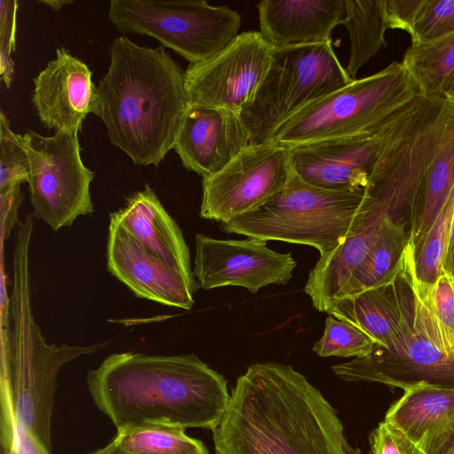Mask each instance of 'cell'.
<instances>
[{"mask_svg":"<svg viewBox=\"0 0 454 454\" xmlns=\"http://www.w3.org/2000/svg\"><path fill=\"white\" fill-rule=\"evenodd\" d=\"M215 454H362L337 410L291 365L251 364L236 380Z\"/></svg>","mask_w":454,"mask_h":454,"instance_id":"obj_1","label":"cell"},{"mask_svg":"<svg viewBox=\"0 0 454 454\" xmlns=\"http://www.w3.org/2000/svg\"><path fill=\"white\" fill-rule=\"evenodd\" d=\"M87 384L117 432L148 425L213 431L230 401L224 377L193 354H113L88 372Z\"/></svg>","mask_w":454,"mask_h":454,"instance_id":"obj_2","label":"cell"},{"mask_svg":"<svg viewBox=\"0 0 454 454\" xmlns=\"http://www.w3.org/2000/svg\"><path fill=\"white\" fill-rule=\"evenodd\" d=\"M100 115L111 143L137 166H158L174 147L189 108L184 71L162 46L116 37L98 85Z\"/></svg>","mask_w":454,"mask_h":454,"instance_id":"obj_3","label":"cell"},{"mask_svg":"<svg viewBox=\"0 0 454 454\" xmlns=\"http://www.w3.org/2000/svg\"><path fill=\"white\" fill-rule=\"evenodd\" d=\"M33 218L20 225L13 250V285L10 312L2 314L0 370V440L5 449L17 428L29 432L51 453V421L60 368L75 358L105 348L48 344L34 319L31 307L29 247Z\"/></svg>","mask_w":454,"mask_h":454,"instance_id":"obj_4","label":"cell"},{"mask_svg":"<svg viewBox=\"0 0 454 454\" xmlns=\"http://www.w3.org/2000/svg\"><path fill=\"white\" fill-rule=\"evenodd\" d=\"M403 317L393 340L376 346L366 356L332 366L349 381H367L400 387L418 386L454 389V353L440 335L427 301L425 287L415 278L411 247L403 258Z\"/></svg>","mask_w":454,"mask_h":454,"instance_id":"obj_5","label":"cell"},{"mask_svg":"<svg viewBox=\"0 0 454 454\" xmlns=\"http://www.w3.org/2000/svg\"><path fill=\"white\" fill-rule=\"evenodd\" d=\"M366 207L365 189L326 190L307 184L294 172L264 204L222 223L220 229L265 241L310 246L322 256L345 240Z\"/></svg>","mask_w":454,"mask_h":454,"instance_id":"obj_6","label":"cell"},{"mask_svg":"<svg viewBox=\"0 0 454 454\" xmlns=\"http://www.w3.org/2000/svg\"><path fill=\"white\" fill-rule=\"evenodd\" d=\"M419 94L402 61H394L302 108L278 129L273 140L291 147L371 133Z\"/></svg>","mask_w":454,"mask_h":454,"instance_id":"obj_7","label":"cell"},{"mask_svg":"<svg viewBox=\"0 0 454 454\" xmlns=\"http://www.w3.org/2000/svg\"><path fill=\"white\" fill-rule=\"evenodd\" d=\"M352 81L332 40L274 49L254 96L239 114L250 144L272 141L278 129L295 114Z\"/></svg>","mask_w":454,"mask_h":454,"instance_id":"obj_8","label":"cell"},{"mask_svg":"<svg viewBox=\"0 0 454 454\" xmlns=\"http://www.w3.org/2000/svg\"><path fill=\"white\" fill-rule=\"evenodd\" d=\"M108 18L121 34L156 39L194 64L226 47L239 35V14L206 1L112 0Z\"/></svg>","mask_w":454,"mask_h":454,"instance_id":"obj_9","label":"cell"},{"mask_svg":"<svg viewBox=\"0 0 454 454\" xmlns=\"http://www.w3.org/2000/svg\"><path fill=\"white\" fill-rule=\"evenodd\" d=\"M23 137L30 164L33 217L57 231L71 226L78 216L90 215L94 173L81 159L78 134L56 131L46 137L29 130Z\"/></svg>","mask_w":454,"mask_h":454,"instance_id":"obj_10","label":"cell"},{"mask_svg":"<svg viewBox=\"0 0 454 454\" xmlns=\"http://www.w3.org/2000/svg\"><path fill=\"white\" fill-rule=\"evenodd\" d=\"M294 171L289 149L275 140L249 144L217 173L202 179L200 216L226 223L264 204Z\"/></svg>","mask_w":454,"mask_h":454,"instance_id":"obj_11","label":"cell"},{"mask_svg":"<svg viewBox=\"0 0 454 454\" xmlns=\"http://www.w3.org/2000/svg\"><path fill=\"white\" fill-rule=\"evenodd\" d=\"M273 50L259 31H247L209 59L189 64L184 71L189 106L239 114L262 82Z\"/></svg>","mask_w":454,"mask_h":454,"instance_id":"obj_12","label":"cell"},{"mask_svg":"<svg viewBox=\"0 0 454 454\" xmlns=\"http://www.w3.org/2000/svg\"><path fill=\"white\" fill-rule=\"evenodd\" d=\"M195 247L193 273L205 290L234 286L256 294L270 284L288 283L296 267L291 253L271 250L255 238L219 239L198 233Z\"/></svg>","mask_w":454,"mask_h":454,"instance_id":"obj_13","label":"cell"},{"mask_svg":"<svg viewBox=\"0 0 454 454\" xmlns=\"http://www.w3.org/2000/svg\"><path fill=\"white\" fill-rule=\"evenodd\" d=\"M390 118L371 133L287 147L294 172L307 184L319 188L346 192L364 190Z\"/></svg>","mask_w":454,"mask_h":454,"instance_id":"obj_14","label":"cell"},{"mask_svg":"<svg viewBox=\"0 0 454 454\" xmlns=\"http://www.w3.org/2000/svg\"><path fill=\"white\" fill-rule=\"evenodd\" d=\"M32 103L42 123L56 131L78 134L88 114L100 115L92 72L65 47L34 78Z\"/></svg>","mask_w":454,"mask_h":454,"instance_id":"obj_15","label":"cell"},{"mask_svg":"<svg viewBox=\"0 0 454 454\" xmlns=\"http://www.w3.org/2000/svg\"><path fill=\"white\" fill-rule=\"evenodd\" d=\"M107 270L137 297L189 310L198 282L188 279L146 250L116 221L109 218Z\"/></svg>","mask_w":454,"mask_h":454,"instance_id":"obj_16","label":"cell"},{"mask_svg":"<svg viewBox=\"0 0 454 454\" xmlns=\"http://www.w3.org/2000/svg\"><path fill=\"white\" fill-rule=\"evenodd\" d=\"M249 144L239 114L189 106L173 149L186 169L204 178L223 168Z\"/></svg>","mask_w":454,"mask_h":454,"instance_id":"obj_17","label":"cell"},{"mask_svg":"<svg viewBox=\"0 0 454 454\" xmlns=\"http://www.w3.org/2000/svg\"><path fill=\"white\" fill-rule=\"evenodd\" d=\"M426 454H454V389H404L385 415Z\"/></svg>","mask_w":454,"mask_h":454,"instance_id":"obj_18","label":"cell"},{"mask_svg":"<svg viewBox=\"0 0 454 454\" xmlns=\"http://www.w3.org/2000/svg\"><path fill=\"white\" fill-rule=\"evenodd\" d=\"M260 33L274 48L331 40L341 23L344 0H263L257 5Z\"/></svg>","mask_w":454,"mask_h":454,"instance_id":"obj_19","label":"cell"},{"mask_svg":"<svg viewBox=\"0 0 454 454\" xmlns=\"http://www.w3.org/2000/svg\"><path fill=\"white\" fill-rule=\"evenodd\" d=\"M367 207L352 231L333 251L319 257L304 287L314 308L328 313L340 300L351 275L375 241L385 217L383 209L366 195Z\"/></svg>","mask_w":454,"mask_h":454,"instance_id":"obj_20","label":"cell"},{"mask_svg":"<svg viewBox=\"0 0 454 454\" xmlns=\"http://www.w3.org/2000/svg\"><path fill=\"white\" fill-rule=\"evenodd\" d=\"M133 239L166 264L195 281L189 247L177 223L145 185L110 215Z\"/></svg>","mask_w":454,"mask_h":454,"instance_id":"obj_21","label":"cell"},{"mask_svg":"<svg viewBox=\"0 0 454 454\" xmlns=\"http://www.w3.org/2000/svg\"><path fill=\"white\" fill-rule=\"evenodd\" d=\"M403 284L402 265L394 281L345 297L328 314L356 325L369 334L377 342V346L385 347L398 333L403 323Z\"/></svg>","mask_w":454,"mask_h":454,"instance_id":"obj_22","label":"cell"},{"mask_svg":"<svg viewBox=\"0 0 454 454\" xmlns=\"http://www.w3.org/2000/svg\"><path fill=\"white\" fill-rule=\"evenodd\" d=\"M408 244V230L385 217L372 247L344 287L340 300L394 281L402 269Z\"/></svg>","mask_w":454,"mask_h":454,"instance_id":"obj_23","label":"cell"},{"mask_svg":"<svg viewBox=\"0 0 454 454\" xmlns=\"http://www.w3.org/2000/svg\"><path fill=\"white\" fill-rule=\"evenodd\" d=\"M344 4L340 24L348 31L350 44L346 71L355 80L359 69L387 44L385 0H344Z\"/></svg>","mask_w":454,"mask_h":454,"instance_id":"obj_24","label":"cell"},{"mask_svg":"<svg viewBox=\"0 0 454 454\" xmlns=\"http://www.w3.org/2000/svg\"><path fill=\"white\" fill-rule=\"evenodd\" d=\"M454 189V131L427 168L414 202L409 243L415 246L428 231Z\"/></svg>","mask_w":454,"mask_h":454,"instance_id":"obj_25","label":"cell"},{"mask_svg":"<svg viewBox=\"0 0 454 454\" xmlns=\"http://www.w3.org/2000/svg\"><path fill=\"white\" fill-rule=\"evenodd\" d=\"M420 94L441 96L454 77V32L437 39L411 43L402 59Z\"/></svg>","mask_w":454,"mask_h":454,"instance_id":"obj_26","label":"cell"},{"mask_svg":"<svg viewBox=\"0 0 454 454\" xmlns=\"http://www.w3.org/2000/svg\"><path fill=\"white\" fill-rule=\"evenodd\" d=\"M111 442L130 454H209L201 441L177 426L148 425L120 431Z\"/></svg>","mask_w":454,"mask_h":454,"instance_id":"obj_27","label":"cell"},{"mask_svg":"<svg viewBox=\"0 0 454 454\" xmlns=\"http://www.w3.org/2000/svg\"><path fill=\"white\" fill-rule=\"evenodd\" d=\"M454 214V189L424 237L411 246L413 272L423 286H432L443 271L450 223Z\"/></svg>","mask_w":454,"mask_h":454,"instance_id":"obj_28","label":"cell"},{"mask_svg":"<svg viewBox=\"0 0 454 454\" xmlns=\"http://www.w3.org/2000/svg\"><path fill=\"white\" fill-rule=\"evenodd\" d=\"M377 342L356 325L328 315L322 337L312 350L319 356L360 358L369 355Z\"/></svg>","mask_w":454,"mask_h":454,"instance_id":"obj_29","label":"cell"},{"mask_svg":"<svg viewBox=\"0 0 454 454\" xmlns=\"http://www.w3.org/2000/svg\"><path fill=\"white\" fill-rule=\"evenodd\" d=\"M30 164L23 135L13 132L5 114H0V193L28 183Z\"/></svg>","mask_w":454,"mask_h":454,"instance_id":"obj_30","label":"cell"},{"mask_svg":"<svg viewBox=\"0 0 454 454\" xmlns=\"http://www.w3.org/2000/svg\"><path fill=\"white\" fill-rule=\"evenodd\" d=\"M424 287L441 338L446 348L454 353V276L443 270L432 286Z\"/></svg>","mask_w":454,"mask_h":454,"instance_id":"obj_31","label":"cell"},{"mask_svg":"<svg viewBox=\"0 0 454 454\" xmlns=\"http://www.w3.org/2000/svg\"><path fill=\"white\" fill-rule=\"evenodd\" d=\"M454 32V0H423L411 35V43H427Z\"/></svg>","mask_w":454,"mask_h":454,"instance_id":"obj_32","label":"cell"},{"mask_svg":"<svg viewBox=\"0 0 454 454\" xmlns=\"http://www.w3.org/2000/svg\"><path fill=\"white\" fill-rule=\"evenodd\" d=\"M17 0H0V75L6 88L12 85L14 62L12 52L15 51Z\"/></svg>","mask_w":454,"mask_h":454,"instance_id":"obj_33","label":"cell"},{"mask_svg":"<svg viewBox=\"0 0 454 454\" xmlns=\"http://www.w3.org/2000/svg\"><path fill=\"white\" fill-rule=\"evenodd\" d=\"M371 454H426L403 431L383 420L370 434Z\"/></svg>","mask_w":454,"mask_h":454,"instance_id":"obj_34","label":"cell"},{"mask_svg":"<svg viewBox=\"0 0 454 454\" xmlns=\"http://www.w3.org/2000/svg\"><path fill=\"white\" fill-rule=\"evenodd\" d=\"M423 0H385V16L390 29L411 34Z\"/></svg>","mask_w":454,"mask_h":454,"instance_id":"obj_35","label":"cell"},{"mask_svg":"<svg viewBox=\"0 0 454 454\" xmlns=\"http://www.w3.org/2000/svg\"><path fill=\"white\" fill-rule=\"evenodd\" d=\"M23 193L20 184L0 193L1 203V235L2 241L6 240L18 219V209L22 202Z\"/></svg>","mask_w":454,"mask_h":454,"instance_id":"obj_36","label":"cell"},{"mask_svg":"<svg viewBox=\"0 0 454 454\" xmlns=\"http://www.w3.org/2000/svg\"><path fill=\"white\" fill-rule=\"evenodd\" d=\"M16 454H51L36 439L28 435L19 443Z\"/></svg>","mask_w":454,"mask_h":454,"instance_id":"obj_37","label":"cell"},{"mask_svg":"<svg viewBox=\"0 0 454 454\" xmlns=\"http://www.w3.org/2000/svg\"><path fill=\"white\" fill-rule=\"evenodd\" d=\"M443 270L454 276V214L450 223L448 246L443 262Z\"/></svg>","mask_w":454,"mask_h":454,"instance_id":"obj_38","label":"cell"},{"mask_svg":"<svg viewBox=\"0 0 454 454\" xmlns=\"http://www.w3.org/2000/svg\"><path fill=\"white\" fill-rule=\"evenodd\" d=\"M38 2L43 4L47 5L48 7H50L51 10H53L55 12H59V10L62 9V7L64 5L70 4L74 1H70V0H39Z\"/></svg>","mask_w":454,"mask_h":454,"instance_id":"obj_39","label":"cell"},{"mask_svg":"<svg viewBox=\"0 0 454 454\" xmlns=\"http://www.w3.org/2000/svg\"><path fill=\"white\" fill-rule=\"evenodd\" d=\"M441 96L446 100L454 104V77H452L443 87Z\"/></svg>","mask_w":454,"mask_h":454,"instance_id":"obj_40","label":"cell"},{"mask_svg":"<svg viewBox=\"0 0 454 454\" xmlns=\"http://www.w3.org/2000/svg\"><path fill=\"white\" fill-rule=\"evenodd\" d=\"M90 454H130V453H128V452L122 450L121 449L118 448L117 446H115L114 444L110 442L106 447L97 450Z\"/></svg>","mask_w":454,"mask_h":454,"instance_id":"obj_41","label":"cell"}]
</instances>
